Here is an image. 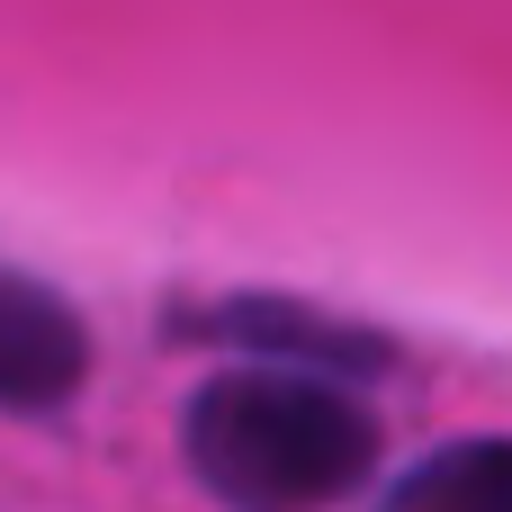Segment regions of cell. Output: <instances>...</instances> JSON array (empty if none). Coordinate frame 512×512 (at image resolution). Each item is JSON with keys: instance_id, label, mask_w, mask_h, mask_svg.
Instances as JSON below:
<instances>
[{"instance_id": "cell-1", "label": "cell", "mask_w": 512, "mask_h": 512, "mask_svg": "<svg viewBox=\"0 0 512 512\" xmlns=\"http://www.w3.org/2000/svg\"><path fill=\"white\" fill-rule=\"evenodd\" d=\"M180 459L225 512H324L378 468V414L297 360H252L180 405Z\"/></svg>"}, {"instance_id": "cell-2", "label": "cell", "mask_w": 512, "mask_h": 512, "mask_svg": "<svg viewBox=\"0 0 512 512\" xmlns=\"http://www.w3.org/2000/svg\"><path fill=\"white\" fill-rule=\"evenodd\" d=\"M81 378H90V333H81V315H72L54 288L0 270V405H9V414H45V405L81 396Z\"/></svg>"}, {"instance_id": "cell-3", "label": "cell", "mask_w": 512, "mask_h": 512, "mask_svg": "<svg viewBox=\"0 0 512 512\" xmlns=\"http://www.w3.org/2000/svg\"><path fill=\"white\" fill-rule=\"evenodd\" d=\"M207 333L252 342V351H270V360H297V369H333V378L387 369V342H378V333L333 324V315H315V306H216Z\"/></svg>"}, {"instance_id": "cell-4", "label": "cell", "mask_w": 512, "mask_h": 512, "mask_svg": "<svg viewBox=\"0 0 512 512\" xmlns=\"http://www.w3.org/2000/svg\"><path fill=\"white\" fill-rule=\"evenodd\" d=\"M378 512H512V441H450L423 468H405Z\"/></svg>"}]
</instances>
